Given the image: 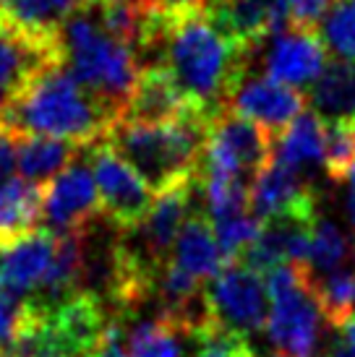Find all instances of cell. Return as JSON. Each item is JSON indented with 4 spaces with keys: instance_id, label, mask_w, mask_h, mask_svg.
<instances>
[{
    "instance_id": "484cf974",
    "label": "cell",
    "mask_w": 355,
    "mask_h": 357,
    "mask_svg": "<svg viewBox=\"0 0 355 357\" xmlns=\"http://www.w3.org/2000/svg\"><path fill=\"white\" fill-rule=\"evenodd\" d=\"M34 324L37 305L29 298H16L0 289V355L16 352Z\"/></svg>"
},
{
    "instance_id": "83f0119b",
    "label": "cell",
    "mask_w": 355,
    "mask_h": 357,
    "mask_svg": "<svg viewBox=\"0 0 355 357\" xmlns=\"http://www.w3.org/2000/svg\"><path fill=\"white\" fill-rule=\"evenodd\" d=\"M321 40L340 60L355 63V0H335L324 16Z\"/></svg>"
},
{
    "instance_id": "44dd1931",
    "label": "cell",
    "mask_w": 355,
    "mask_h": 357,
    "mask_svg": "<svg viewBox=\"0 0 355 357\" xmlns=\"http://www.w3.org/2000/svg\"><path fill=\"white\" fill-rule=\"evenodd\" d=\"M272 157L296 169L324 167V123L314 112H300L275 139Z\"/></svg>"
},
{
    "instance_id": "603a6c76",
    "label": "cell",
    "mask_w": 355,
    "mask_h": 357,
    "mask_svg": "<svg viewBox=\"0 0 355 357\" xmlns=\"http://www.w3.org/2000/svg\"><path fill=\"white\" fill-rule=\"evenodd\" d=\"M355 256V240H350L337 227L335 222L321 219L316 222L314 238H311V250H308L306 268L314 274H332L337 268L350 266V258Z\"/></svg>"
},
{
    "instance_id": "836d02e7",
    "label": "cell",
    "mask_w": 355,
    "mask_h": 357,
    "mask_svg": "<svg viewBox=\"0 0 355 357\" xmlns=\"http://www.w3.org/2000/svg\"><path fill=\"white\" fill-rule=\"evenodd\" d=\"M92 0H50V6L55 8V13H58L60 19L66 21L68 16H73V13H79L81 8H87Z\"/></svg>"
},
{
    "instance_id": "f546056e",
    "label": "cell",
    "mask_w": 355,
    "mask_h": 357,
    "mask_svg": "<svg viewBox=\"0 0 355 357\" xmlns=\"http://www.w3.org/2000/svg\"><path fill=\"white\" fill-rule=\"evenodd\" d=\"M194 352L191 357H243L248 352V337L238 334L233 328H225L209 321L194 334Z\"/></svg>"
},
{
    "instance_id": "5b68a950",
    "label": "cell",
    "mask_w": 355,
    "mask_h": 357,
    "mask_svg": "<svg viewBox=\"0 0 355 357\" xmlns=\"http://www.w3.org/2000/svg\"><path fill=\"white\" fill-rule=\"evenodd\" d=\"M264 282L269 295L264 328L277 352L287 357H314L324 321L314 274L300 264H282L264 274Z\"/></svg>"
},
{
    "instance_id": "52a82bcc",
    "label": "cell",
    "mask_w": 355,
    "mask_h": 357,
    "mask_svg": "<svg viewBox=\"0 0 355 357\" xmlns=\"http://www.w3.org/2000/svg\"><path fill=\"white\" fill-rule=\"evenodd\" d=\"M275 151V136L259 123L238 115L236 109H222L209 126L204 167L225 169L254 183Z\"/></svg>"
},
{
    "instance_id": "e0dca14e",
    "label": "cell",
    "mask_w": 355,
    "mask_h": 357,
    "mask_svg": "<svg viewBox=\"0 0 355 357\" xmlns=\"http://www.w3.org/2000/svg\"><path fill=\"white\" fill-rule=\"evenodd\" d=\"M42 201L45 188L21 175L0 183V248L6 250L42 229Z\"/></svg>"
},
{
    "instance_id": "f1b7e54d",
    "label": "cell",
    "mask_w": 355,
    "mask_h": 357,
    "mask_svg": "<svg viewBox=\"0 0 355 357\" xmlns=\"http://www.w3.org/2000/svg\"><path fill=\"white\" fill-rule=\"evenodd\" d=\"M355 167V123L324 126V169L332 180H345Z\"/></svg>"
},
{
    "instance_id": "d6a6232c",
    "label": "cell",
    "mask_w": 355,
    "mask_h": 357,
    "mask_svg": "<svg viewBox=\"0 0 355 357\" xmlns=\"http://www.w3.org/2000/svg\"><path fill=\"white\" fill-rule=\"evenodd\" d=\"M326 357H355V318L337 328V337Z\"/></svg>"
},
{
    "instance_id": "8fae6325",
    "label": "cell",
    "mask_w": 355,
    "mask_h": 357,
    "mask_svg": "<svg viewBox=\"0 0 355 357\" xmlns=\"http://www.w3.org/2000/svg\"><path fill=\"white\" fill-rule=\"evenodd\" d=\"M326 66V45L316 29H285L272 37L266 52V76L300 89L314 84Z\"/></svg>"
},
{
    "instance_id": "3957f363",
    "label": "cell",
    "mask_w": 355,
    "mask_h": 357,
    "mask_svg": "<svg viewBox=\"0 0 355 357\" xmlns=\"http://www.w3.org/2000/svg\"><path fill=\"white\" fill-rule=\"evenodd\" d=\"M212 120L194 115L178 123H136L115 120L108 141L120 157L136 169V175L159 196L198 178L207 151Z\"/></svg>"
},
{
    "instance_id": "1f68e13d",
    "label": "cell",
    "mask_w": 355,
    "mask_h": 357,
    "mask_svg": "<svg viewBox=\"0 0 355 357\" xmlns=\"http://www.w3.org/2000/svg\"><path fill=\"white\" fill-rule=\"evenodd\" d=\"M149 10H154L165 19H178V16H188V13H198L207 8V0H144Z\"/></svg>"
},
{
    "instance_id": "7c38bea8",
    "label": "cell",
    "mask_w": 355,
    "mask_h": 357,
    "mask_svg": "<svg viewBox=\"0 0 355 357\" xmlns=\"http://www.w3.org/2000/svg\"><path fill=\"white\" fill-rule=\"evenodd\" d=\"M60 58V45L31 40L0 19V112L34 73Z\"/></svg>"
},
{
    "instance_id": "4316f807",
    "label": "cell",
    "mask_w": 355,
    "mask_h": 357,
    "mask_svg": "<svg viewBox=\"0 0 355 357\" xmlns=\"http://www.w3.org/2000/svg\"><path fill=\"white\" fill-rule=\"evenodd\" d=\"M212 227H215V238H217V245L222 250L225 261L236 264L238 258L259 240L261 219L254 217L251 211H240V214H233V217L217 219Z\"/></svg>"
},
{
    "instance_id": "2e32d148",
    "label": "cell",
    "mask_w": 355,
    "mask_h": 357,
    "mask_svg": "<svg viewBox=\"0 0 355 357\" xmlns=\"http://www.w3.org/2000/svg\"><path fill=\"white\" fill-rule=\"evenodd\" d=\"M168 264L191 274L201 284L212 282L222 268L230 266L225 256H222V250H219L217 238H215V227H212V222L207 219L204 211H194L186 219V225H183L175 245H173Z\"/></svg>"
},
{
    "instance_id": "5bb4252c",
    "label": "cell",
    "mask_w": 355,
    "mask_h": 357,
    "mask_svg": "<svg viewBox=\"0 0 355 357\" xmlns=\"http://www.w3.org/2000/svg\"><path fill=\"white\" fill-rule=\"evenodd\" d=\"M201 115L194 105L183 97L178 84L162 66H147L141 68L136 89L131 94L123 120L136 123H178V120ZM204 118V115H201Z\"/></svg>"
},
{
    "instance_id": "d6986e66",
    "label": "cell",
    "mask_w": 355,
    "mask_h": 357,
    "mask_svg": "<svg viewBox=\"0 0 355 357\" xmlns=\"http://www.w3.org/2000/svg\"><path fill=\"white\" fill-rule=\"evenodd\" d=\"M204 10L219 29L248 50H254L266 37H272L269 0H212Z\"/></svg>"
},
{
    "instance_id": "d4e9b609",
    "label": "cell",
    "mask_w": 355,
    "mask_h": 357,
    "mask_svg": "<svg viewBox=\"0 0 355 357\" xmlns=\"http://www.w3.org/2000/svg\"><path fill=\"white\" fill-rule=\"evenodd\" d=\"M316 298L329 326L340 328L353 318L355 307V266L337 268L321 279H314Z\"/></svg>"
},
{
    "instance_id": "30bf717a",
    "label": "cell",
    "mask_w": 355,
    "mask_h": 357,
    "mask_svg": "<svg viewBox=\"0 0 355 357\" xmlns=\"http://www.w3.org/2000/svg\"><path fill=\"white\" fill-rule=\"evenodd\" d=\"M227 107L259 123L277 139L303 112V94L275 81L272 76H246Z\"/></svg>"
},
{
    "instance_id": "ba28073f",
    "label": "cell",
    "mask_w": 355,
    "mask_h": 357,
    "mask_svg": "<svg viewBox=\"0 0 355 357\" xmlns=\"http://www.w3.org/2000/svg\"><path fill=\"white\" fill-rule=\"evenodd\" d=\"M209 318L238 334H256L266 326L269 295L261 274L243 264H230L204 287Z\"/></svg>"
},
{
    "instance_id": "277c9868",
    "label": "cell",
    "mask_w": 355,
    "mask_h": 357,
    "mask_svg": "<svg viewBox=\"0 0 355 357\" xmlns=\"http://www.w3.org/2000/svg\"><path fill=\"white\" fill-rule=\"evenodd\" d=\"M60 55L71 73L110 109V115L115 120L123 118L141 73L133 47L108 34L97 13L87 6L63 24Z\"/></svg>"
},
{
    "instance_id": "9c48e42d",
    "label": "cell",
    "mask_w": 355,
    "mask_h": 357,
    "mask_svg": "<svg viewBox=\"0 0 355 357\" xmlns=\"http://www.w3.org/2000/svg\"><path fill=\"white\" fill-rule=\"evenodd\" d=\"M102 214L97 183L89 159H73L60 175L45 185L42 201V229L52 238L87 232Z\"/></svg>"
},
{
    "instance_id": "e575fe53",
    "label": "cell",
    "mask_w": 355,
    "mask_h": 357,
    "mask_svg": "<svg viewBox=\"0 0 355 357\" xmlns=\"http://www.w3.org/2000/svg\"><path fill=\"white\" fill-rule=\"evenodd\" d=\"M347 183H350V193H353V196H355V167L353 169H350V172H347Z\"/></svg>"
},
{
    "instance_id": "8992f818",
    "label": "cell",
    "mask_w": 355,
    "mask_h": 357,
    "mask_svg": "<svg viewBox=\"0 0 355 357\" xmlns=\"http://www.w3.org/2000/svg\"><path fill=\"white\" fill-rule=\"evenodd\" d=\"M87 159L92 175H94V183H97L102 214L120 232L138 227L152 211L157 196L149 190L144 180L138 178L136 169L131 167L105 139L87 146Z\"/></svg>"
},
{
    "instance_id": "74e56055",
    "label": "cell",
    "mask_w": 355,
    "mask_h": 357,
    "mask_svg": "<svg viewBox=\"0 0 355 357\" xmlns=\"http://www.w3.org/2000/svg\"><path fill=\"white\" fill-rule=\"evenodd\" d=\"M277 357H287V355H277Z\"/></svg>"
},
{
    "instance_id": "ffe728a7",
    "label": "cell",
    "mask_w": 355,
    "mask_h": 357,
    "mask_svg": "<svg viewBox=\"0 0 355 357\" xmlns=\"http://www.w3.org/2000/svg\"><path fill=\"white\" fill-rule=\"evenodd\" d=\"M79 151L81 146L71 144V141L50 139V136H19L21 178L45 188L50 180L60 175L79 157Z\"/></svg>"
},
{
    "instance_id": "8d00e7d4",
    "label": "cell",
    "mask_w": 355,
    "mask_h": 357,
    "mask_svg": "<svg viewBox=\"0 0 355 357\" xmlns=\"http://www.w3.org/2000/svg\"><path fill=\"white\" fill-rule=\"evenodd\" d=\"M0 357H24V355H0Z\"/></svg>"
},
{
    "instance_id": "cb8c5ba5",
    "label": "cell",
    "mask_w": 355,
    "mask_h": 357,
    "mask_svg": "<svg viewBox=\"0 0 355 357\" xmlns=\"http://www.w3.org/2000/svg\"><path fill=\"white\" fill-rule=\"evenodd\" d=\"M183 331L173 326L168 318H152L141 321L129 331L126 337V355L129 357H180Z\"/></svg>"
},
{
    "instance_id": "4fadbf2b",
    "label": "cell",
    "mask_w": 355,
    "mask_h": 357,
    "mask_svg": "<svg viewBox=\"0 0 355 357\" xmlns=\"http://www.w3.org/2000/svg\"><path fill=\"white\" fill-rule=\"evenodd\" d=\"M314 204L316 196L303 178V172L275 157L256 175V180L251 183V193H248V208L261 222L296 211V208L314 206Z\"/></svg>"
},
{
    "instance_id": "7402d4cb",
    "label": "cell",
    "mask_w": 355,
    "mask_h": 357,
    "mask_svg": "<svg viewBox=\"0 0 355 357\" xmlns=\"http://www.w3.org/2000/svg\"><path fill=\"white\" fill-rule=\"evenodd\" d=\"M0 19L31 40L60 45V19L50 0H0Z\"/></svg>"
},
{
    "instance_id": "f35d334b",
    "label": "cell",
    "mask_w": 355,
    "mask_h": 357,
    "mask_svg": "<svg viewBox=\"0 0 355 357\" xmlns=\"http://www.w3.org/2000/svg\"><path fill=\"white\" fill-rule=\"evenodd\" d=\"M0 256H3V248H0Z\"/></svg>"
},
{
    "instance_id": "ac0fdd59",
    "label": "cell",
    "mask_w": 355,
    "mask_h": 357,
    "mask_svg": "<svg viewBox=\"0 0 355 357\" xmlns=\"http://www.w3.org/2000/svg\"><path fill=\"white\" fill-rule=\"evenodd\" d=\"M311 112L319 115L324 126L355 123V63L332 60L326 63L321 76L308 89Z\"/></svg>"
},
{
    "instance_id": "7a4b0ae2",
    "label": "cell",
    "mask_w": 355,
    "mask_h": 357,
    "mask_svg": "<svg viewBox=\"0 0 355 357\" xmlns=\"http://www.w3.org/2000/svg\"><path fill=\"white\" fill-rule=\"evenodd\" d=\"M115 118L81 84L63 58L34 73L0 112V126L16 136H50L81 149L108 136Z\"/></svg>"
},
{
    "instance_id": "4dcf8cb0",
    "label": "cell",
    "mask_w": 355,
    "mask_h": 357,
    "mask_svg": "<svg viewBox=\"0 0 355 357\" xmlns=\"http://www.w3.org/2000/svg\"><path fill=\"white\" fill-rule=\"evenodd\" d=\"M335 0H293L290 6V29H316Z\"/></svg>"
},
{
    "instance_id": "9a60e30c",
    "label": "cell",
    "mask_w": 355,
    "mask_h": 357,
    "mask_svg": "<svg viewBox=\"0 0 355 357\" xmlns=\"http://www.w3.org/2000/svg\"><path fill=\"white\" fill-rule=\"evenodd\" d=\"M52 256L55 238L45 229L8 245L0 256V289L16 298H31L48 274Z\"/></svg>"
},
{
    "instance_id": "d590c367",
    "label": "cell",
    "mask_w": 355,
    "mask_h": 357,
    "mask_svg": "<svg viewBox=\"0 0 355 357\" xmlns=\"http://www.w3.org/2000/svg\"><path fill=\"white\" fill-rule=\"evenodd\" d=\"M243 357H256V355H254V352H251V349H248V352H246V355H243Z\"/></svg>"
},
{
    "instance_id": "6da1fadb",
    "label": "cell",
    "mask_w": 355,
    "mask_h": 357,
    "mask_svg": "<svg viewBox=\"0 0 355 357\" xmlns=\"http://www.w3.org/2000/svg\"><path fill=\"white\" fill-rule=\"evenodd\" d=\"M154 47L162 55L154 66L168 68L183 97L209 120L227 109L254 52L219 29L207 10L165 19Z\"/></svg>"
}]
</instances>
